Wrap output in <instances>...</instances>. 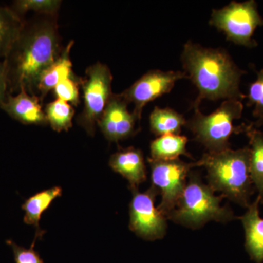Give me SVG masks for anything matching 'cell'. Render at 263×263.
I'll use <instances>...</instances> for the list:
<instances>
[{
    "mask_svg": "<svg viewBox=\"0 0 263 263\" xmlns=\"http://www.w3.org/2000/svg\"><path fill=\"white\" fill-rule=\"evenodd\" d=\"M62 195V189L58 186H53L35 194L24 202L22 206L25 212L24 221L36 228L35 237L33 242H35L37 238H42L45 233L44 230L40 228L39 224L43 213L47 210L55 199Z\"/></svg>",
    "mask_w": 263,
    "mask_h": 263,
    "instance_id": "2e32d148",
    "label": "cell"
},
{
    "mask_svg": "<svg viewBox=\"0 0 263 263\" xmlns=\"http://www.w3.org/2000/svg\"><path fill=\"white\" fill-rule=\"evenodd\" d=\"M148 162L152 186L158 190L162 197L158 209L167 217L177 205L187 183L186 179L190 170L195 167V164L186 163L179 158L172 160L148 158Z\"/></svg>",
    "mask_w": 263,
    "mask_h": 263,
    "instance_id": "ba28073f",
    "label": "cell"
},
{
    "mask_svg": "<svg viewBox=\"0 0 263 263\" xmlns=\"http://www.w3.org/2000/svg\"><path fill=\"white\" fill-rule=\"evenodd\" d=\"M249 147L207 152L195 162L206 169L209 186L242 206L248 208L252 181L249 168Z\"/></svg>",
    "mask_w": 263,
    "mask_h": 263,
    "instance_id": "3957f363",
    "label": "cell"
},
{
    "mask_svg": "<svg viewBox=\"0 0 263 263\" xmlns=\"http://www.w3.org/2000/svg\"><path fill=\"white\" fill-rule=\"evenodd\" d=\"M22 17L8 7L0 5V59L5 58L23 29Z\"/></svg>",
    "mask_w": 263,
    "mask_h": 263,
    "instance_id": "d6986e66",
    "label": "cell"
},
{
    "mask_svg": "<svg viewBox=\"0 0 263 263\" xmlns=\"http://www.w3.org/2000/svg\"><path fill=\"white\" fill-rule=\"evenodd\" d=\"M184 72L198 91L192 107L199 109L202 100H238L246 98L240 90V79L246 73L229 53L221 48H208L188 41L181 57Z\"/></svg>",
    "mask_w": 263,
    "mask_h": 263,
    "instance_id": "7a4b0ae2",
    "label": "cell"
},
{
    "mask_svg": "<svg viewBox=\"0 0 263 263\" xmlns=\"http://www.w3.org/2000/svg\"><path fill=\"white\" fill-rule=\"evenodd\" d=\"M61 4L60 0H17L10 8L22 18L29 11L37 15H57Z\"/></svg>",
    "mask_w": 263,
    "mask_h": 263,
    "instance_id": "7402d4cb",
    "label": "cell"
},
{
    "mask_svg": "<svg viewBox=\"0 0 263 263\" xmlns=\"http://www.w3.org/2000/svg\"><path fill=\"white\" fill-rule=\"evenodd\" d=\"M6 243L13 251L15 263H44L39 253L34 250V242L29 249L20 247L11 240H7Z\"/></svg>",
    "mask_w": 263,
    "mask_h": 263,
    "instance_id": "d4e9b609",
    "label": "cell"
},
{
    "mask_svg": "<svg viewBox=\"0 0 263 263\" xmlns=\"http://www.w3.org/2000/svg\"><path fill=\"white\" fill-rule=\"evenodd\" d=\"M243 110L240 100H226L209 115L196 109L193 118L186 121V126L195 141L203 145L208 152H221L230 148L229 140L233 133L243 131V126L235 128L233 124L235 120L241 118Z\"/></svg>",
    "mask_w": 263,
    "mask_h": 263,
    "instance_id": "5b68a950",
    "label": "cell"
},
{
    "mask_svg": "<svg viewBox=\"0 0 263 263\" xmlns=\"http://www.w3.org/2000/svg\"><path fill=\"white\" fill-rule=\"evenodd\" d=\"M261 198L258 196L240 218L245 230L246 249L251 259L257 263L263 262V219L259 212Z\"/></svg>",
    "mask_w": 263,
    "mask_h": 263,
    "instance_id": "5bb4252c",
    "label": "cell"
},
{
    "mask_svg": "<svg viewBox=\"0 0 263 263\" xmlns=\"http://www.w3.org/2000/svg\"><path fill=\"white\" fill-rule=\"evenodd\" d=\"M9 95L4 62L0 61V107L5 103Z\"/></svg>",
    "mask_w": 263,
    "mask_h": 263,
    "instance_id": "484cf974",
    "label": "cell"
},
{
    "mask_svg": "<svg viewBox=\"0 0 263 263\" xmlns=\"http://www.w3.org/2000/svg\"><path fill=\"white\" fill-rule=\"evenodd\" d=\"M185 79L188 76L181 71L150 70L120 95L128 103L134 104L133 114L141 122L142 112L147 104L168 94L177 81Z\"/></svg>",
    "mask_w": 263,
    "mask_h": 263,
    "instance_id": "30bf717a",
    "label": "cell"
},
{
    "mask_svg": "<svg viewBox=\"0 0 263 263\" xmlns=\"http://www.w3.org/2000/svg\"><path fill=\"white\" fill-rule=\"evenodd\" d=\"M188 138L181 135L168 134L158 137L151 143V158L157 160H172L184 155L192 158L186 150Z\"/></svg>",
    "mask_w": 263,
    "mask_h": 263,
    "instance_id": "e0dca14e",
    "label": "cell"
},
{
    "mask_svg": "<svg viewBox=\"0 0 263 263\" xmlns=\"http://www.w3.org/2000/svg\"><path fill=\"white\" fill-rule=\"evenodd\" d=\"M85 73V77L80 79L84 109L77 122L89 136H94L98 120L114 94L113 76L108 66L99 62L88 67Z\"/></svg>",
    "mask_w": 263,
    "mask_h": 263,
    "instance_id": "52a82bcc",
    "label": "cell"
},
{
    "mask_svg": "<svg viewBox=\"0 0 263 263\" xmlns=\"http://www.w3.org/2000/svg\"><path fill=\"white\" fill-rule=\"evenodd\" d=\"M79 85L80 79H77L76 76H72L57 84L53 89V93L57 99L70 103L73 105H78L80 102Z\"/></svg>",
    "mask_w": 263,
    "mask_h": 263,
    "instance_id": "cb8c5ba5",
    "label": "cell"
},
{
    "mask_svg": "<svg viewBox=\"0 0 263 263\" xmlns=\"http://www.w3.org/2000/svg\"><path fill=\"white\" fill-rule=\"evenodd\" d=\"M222 195L216 196L209 185L202 183L198 175L190 172L182 195L167 219L189 228H201L209 221L227 222L235 216L228 206H221Z\"/></svg>",
    "mask_w": 263,
    "mask_h": 263,
    "instance_id": "277c9868",
    "label": "cell"
},
{
    "mask_svg": "<svg viewBox=\"0 0 263 263\" xmlns=\"http://www.w3.org/2000/svg\"><path fill=\"white\" fill-rule=\"evenodd\" d=\"M73 41H70L65 48H63L61 54L56 61L43 72L37 87V95L41 103L47 96L48 92L54 89L57 84L66 79L74 76L72 72V65L70 60V51Z\"/></svg>",
    "mask_w": 263,
    "mask_h": 263,
    "instance_id": "9a60e30c",
    "label": "cell"
},
{
    "mask_svg": "<svg viewBox=\"0 0 263 263\" xmlns=\"http://www.w3.org/2000/svg\"><path fill=\"white\" fill-rule=\"evenodd\" d=\"M109 165L114 171L127 180L131 190H138L139 185L147 179L143 152L134 147L123 148L112 155Z\"/></svg>",
    "mask_w": 263,
    "mask_h": 263,
    "instance_id": "4fadbf2b",
    "label": "cell"
},
{
    "mask_svg": "<svg viewBox=\"0 0 263 263\" xmlns=\"http://www.w3.org/2000/svg\"><path fill=\"white\" fill-rule=\"evenodd\" d=\"M57 15H37L23 29L4 60L10 95L25 90L37 95L40 78L61 54Z\"/></svg>",
    "mask_w": 263,
    "mask_h": 263,
    "instance_id": "6da1fadb",
    "label": "cell"
},
{
    "mask_svg": "<svg viewBox=\"0 0 263 263\" xmlns=\"http://www.w3.org/2000/svg\"><path fill=\"white\" fill-rule=\"evenodd\" d=\"M129 203V229L140 238L155 240L163 238L167 230V217L155 207L158 190L151 186L144 193L132 190Z\"/></svg>",
    "mask_w": 263,
    "mask_h": 263,
    "instance_id": "9c48e42d",
    "label": "cell"
},
{
    "mask_svg": "<svg viewBox=\"0 0 263 263\" xmlns=\"http://www.w3.org/2000/svg\"><path fill=\"white\" fill-rule=\"evenodd\" d=\"M41 103L39 97L22 90L15 96L9 95L0 108L22 124L47 125V119Z\"/></svg>",
    "mask_w": 263,
    "mask_h": 263,
    "instance_id": "7c38bea8",
    "label": "cell"
},
{
    "mask_svg": "<svg viewBox=\"0 0 263 263\" xmlns=\"http://www.w3.org/2000/svg\"><path fill=\"white\" fill-rule=\"evenodd\" d=\"M247 105L254 106L253 117L257 127L263 125V69L257 72V79L249 85Z\"/></svg>",
    "mask_w": 263,
    "mask_h": 263,
    "instance_id": "603a6c76",
    "label": "cell"
},
{
    "mask_svg": "<svg viewBox=\"0 0 263 263\" xmlns=\"http://www.w3.org/2000/svg\"><path fill=\"white\" fill-rule=\"evenodd\" d=\"M44 111L48 124L53 130L60 133L72 127L75 110L70 103L57 99L46 105Z\"/></svg>",
    "mask_w": 263,
    "mask_h": 263,
    "instance_id": "44dd1931",
    "label": "cell"
},
{
    "mask_svg": "<svg viewBox=\"0 0 263 263\" xmlns=\"http://www.w3.org/2000/svg\"><path fill=\"white\" fill-rule=\"evenodd\" d=\"M129 103L120 94H113L98 122L104 136L110 142H119L133 136L136 133L134 114L128 110Z\"/></svg>",
    "mask_w": 263,
    "mask_h": 263,
    "instance_id": "8fae6325",
    "label": "cell"
},
{
    "mask_svg": "<svg viewBox=\"0 0 263 263\" xmlns=\"http://www.w3.org/2000/svg\"><path fill=\"white\" fill-rule=\"evenodd\" d=\"M249 139V168L251 179L258 190L259 197H263V133L252 125H243Z\"/></svg>",
    "mask_w": 263,
    "mask_h": 263,
    "instance_id": "ac0fdd59",
    "label": "cell"
},
{
    "mask_svg": "<svg viewBox=\"0 0 263 263\" xmlns=\"http://www.w3.org/2000/svg\"><path fill=\"white\" fill-rule=\"evenodd\" d=\"M150 129L157 136L164 135H180L186 120L183 115L171 108L155 107L149 117Z\"/></svg>",
    "mask_w": 263,
    "mask_h": 263,
    "instance_id": "ffe728a7",
    "label": "cell"
},
{
    "mask_svg": "<svg viewBox=\"0 0 263 263\" xmlns=\"http://www.w3.org/2000/svg\"><path fill=\"white\" fill-rule=\"evenodd\" d=\"M209 24L226 34L230 42L252 48L257 46L253 39L256 29L263 26L254 0L233 1L221 9L213 10Z\"/></svg>",
    "mask_w": 263,
    "mask_h": 263,
    "instance_id": "8992f818",
    "label": "cell"
}]
</instances>
